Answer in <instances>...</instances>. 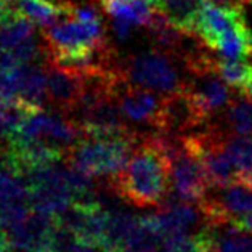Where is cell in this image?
Masks as SVG:
<instances>
[{
  "mask_svg": "<svg viewBox=\"0 0 252 252\" xmlns=\"http://www.w3.org/2000/svg\"><path fill=\"white\" fill-rule=\"evenodd\" d=\"M172 141L161 132L140 137L130 159L119 174L109 178V187L138 207H155L169 196L172 187Z\"/></svg>",
  "mask_w": 252,
  "mask_h": 252,
  "instance_id": "obj_1",
  "label": "cell"
},
{
  "mask_svg": "<svg viewBox=\"0 0 252 252\" xmlns=\"http://www.w3.org/2000/svg\"><path fill=\"white\" fill-rule=\"evenodd\" d=\"M140 135L127 130L118 135H82L67 153V161L92 177H114L127 165Z\"/></svg>",
  "mask_w": 252,
  "mask_h": 252,
  "instance_id": "obj_2",
  "label": "cell"
},
{
  "mask_svg": "<svg viewBox=\"0 0 252 252\" xmlns=\"http://www.w3.org/2000/svg\"><path fill=\"white\" fill-rule=\"evenodd\" d=\"M45 48L52 63L67 66L92 52L108 47L101 21L85 23L67 16L45 28Z\"/></svg>",
  "mask_w": 252,
  "mask_h": 252,
  "instance_id": "obj_3",
  "label": "cell"
},
{
  "mask_svg": "<svg viewBox=\"0 0 252 252\" xmlns=\"http://www.w3.org/2000/svg\"><path fill=\"white\" fill-rule=\"evenodd\" d=\"M172 196L177 201L183 202H199L212 189L204 165L199 158L183 143L182 138L174 143L172 141Z\"/></svg>",
  "mask_w": 252,
  "mask_h": 252,
  "instance_id": "obj_4",
  "label": "cell"
},
{
  "mask_svg": "<svg viewBox=\"0 0 252 252\" xmlns=\"http://www.w3.org/2000/svg\"><path fill=\"white\" fill-rule=\"evenodd\" d=\"M126 74L128 81L138 87L162 94H172L183 87L175 64L170 61L169 55L161 50H151L132 57L126 67Z\"/></svg>",
  "mask_w": 252,
  "mask_h": 252,
  "instance_id": "obj_5",
  "label": "cell"
},
{
  "mask_svg": "<svg viewBox=\"0 0 252 252\" xmlns=\"http://www.w3.org/2000/svg\"><path fill=\"white\" fill-rule=\"evenodd\" d=\"M31 211L32 207L26 183L7 164L0 162V223L10 228L21 222Z\"/></svg>",
  "mask_w": 252,
  "mask_h": 252,
  "instance_id": "obj_6",
  "label": "cell"
},
{
  "mask_svg": "<svg viewBox=\"0 0 252 252\" xmlns=\"http://www.w3.org/2000/svg\"><path fill=\"white\" fill-rule=\"evenodd\" d=\"M128 82L122 85L116 96L122 114L130 121L148 122L151 126H156L159 109H161V98H158L148 89Z\"/></svg>",
  "mask_w": 252,
  "mask_h": 252,
  "instance_id": "obj_7",
  "label": "cell"
},
{
  "mask_svg": "<svg viewBox=\"0 0 252 252\" xmlns=\"http://www.w3.org/2000/svg\"><path fill=\"white\" fill-rule=\"evenodd\" d=\"M47 90L57 106L69 113L84 92V79L77 72L52 63L47 67Z\"/></svg>",
  "mask_w": 252,
  "mask_h": 252,
  "instance_id": "obj_8",
  "label": "cell"
},
{
  "mask_svg": "<svg viewBox=\"0 0 252 252\" xmlns=\"http://www.w3.org/2000/svg\"><path fill=\"white\" fill-rule=\"evenodd\" d=\"M185 87L202 114L207 118L233 101L231 92L228 89L230 85L225 84L217 74L194 76V81L185 84Z\"/></svg>",
  "mask_w": 252,
  "mask_h": 252,
  "instance_id": "obj_9",
  "label": "cell"
},
{
  "mask_svg": "<svg viewBox=\"0 0 252 252\" xmlns=\"http://www.w3.org/2000/svg\"><path fill=\"white\" fill-rule=\"evenodd\" d=\"M243 21H246L244 10H223L206 2L201 10L196 34L204 42V45L214 48L225 32Z\"/></svg>",
  "mask_w": 252,
  "mask_h": 252,
  "instance_id": "obj_10",
  "label": "cell"
},
{
  "mask_svg": "<svg viewBox=\"0 0 252 252\" xmlns=\"http://www.w3.org/2000/svg\"><path fill=\"white\" fill-rule=\"evenodd\" d=\"M10 10L28 18L40 28H48L63 18L72 16L74 3L48 2V0H7Z\"/></svg>",
  "mask_w": 252,
  "mask_h": 252,
  "instance_id": "obj_11",
  "label": "cell"
},
{
  "mask_svg": "<svg viewBox=\"0 0 252 252\" xmlns=\"http://www.w3.org/2000/svg\"><path fill=\"white\" fill-rule=\"evenodd\" d=\"M151 219L165 239L177 235H188V230L198 222V212L189 206V202L174 199L158 214H151Z\"/></svg>",
  "mask_w": 252,
  "mask_h": 252,
  "instance_id": "obj_12",
  "label": "cell"
},
{
  "mask_svg": "<svg viewBox=\"0 0 252 252\" xmlns=\"http://www.w3.org/2000/svg\"><path fill=\"white\" fill-rule=\"evenodd\" d=\"M206 0H162L158 11L188 35L196 34L198 20Z\"/></svg>",
  "mask_w": 252,
  "mask_h": 252,
  "instance_id": "obj_13",
  "label": "cell"
},
{
  "mask_svg": "<svg viewBox=\"0 0 252 252\" xmlns=\"http://www.w3.org/2000/svg\"><path fill=\"white\" fill-rule=\"evenodd\" d=\"M214 50H217L222 58L226 60H243L252 57V32L248 23H239L228 32H225L215 44Z\"/></svg>",
  "mask_w": 252,
  "mask_h": 252,
  "instance_id": "obj_14",
  "label": "cell"
},
{
  "mask_svg": "<svg viewBox=\"0 0 252 252\" xmlns=\"http://www.w3.org/2000/svg\"><path fill=\"white\" fill-rule=\"evenodd\" d=\"M32 35L34 23L16 11L8 10L0 20V52H11Z\"/></svg>",
  "mask_w": 252,
  "mask_h": 252,
  "instance_id": "obj_15",
  "label": "cell"
},
{
  "mask_svg": "<svg viewBox=\"0 0 252 252\" xmlns=\"http://www.w3.org/2000/svg\"><path fill=\"white\" fill-rule=\"evenodd\" d=\"M215 74L230 87L243 90L252 81V64L243 63L241 60H217Z\"/></svg>",
  "mask_w": 252,
  "mask_h": 252,
  "instance_id": "obj_16",
  "label": "cell"
},
{
  "mask_svg": "<svg viewBox=\"0 0 252 252\" xmlns=\"http://www.w3.org/2000/svg\"><path fill=\"white\" fill-rule=\"evenodd\" d=\"M226 121L238 137H252V101H231L226 111Z\"/></svg>",
  "mask_w": 252,
  "mask_h": 252,
  "instance_id": "obj_17",
  "label": "cell"
},
{
  "mask_svg": "<svg viewBox=\"0 0 252 252\" xmlns=\"http://www.w3.org/2000/svg\"><path fill=\"white\" fill-rule=\"evenodd\" d=\"M159 252H202V246L196 235H177L165 238Z\"/></svg>",
  "mask_w": 252,
  "mask_h": 252,
  "instance_id": "obj_18",
  "label": "cell"
},
{
  "mask_svg": "<svg viewBox=\"0 0 252 252\" xmlns=\"http://www.w3.org/2000/svg\"><path fill=\"white\" fill-rule=\"evenodd\" d=\"M18 100V85L13 71H0V103H15Z\"/></svg>",
  "mask_w": 252,
  "mask_h": 252,
  "instance_id": "obj_19",
  "label": "cell"
},
{
  "mask_svg": "<svg viewBox=\"0 0 252 252\" xmlns=\"http://www.w3.org/2000/svg\"><path fill=\"white\" fill-rule=\"evenodd\" d=\"M72 16L77 18V20L85 21V23H95V21H101L100 13L95 8V5L92 3H85V5H74L72 8Z\"/></svg>",
  "mask_w": 252,
  "mask_h": 252,
  "instance_id": "obj_20",
  "label": "cell"
},
{
  "mask_svg": "<svg viewBox=\"0 0 252 252\" xmlns=\"http://www.w3.org/2000/svg\"><path fill=\"white\" fill-rule=\"evenodd\" d=\"M233 226H236V228H238V230H241V231L252 233V214L244 215V217L238 219L236 222L233 223Z\"/></svg>",
  "mask_w": 252,
  "mask_h": 252,
  "instance_id": "obj_21",
  "label": "cell"
},
{
  "mask_svg": "<svg viewBox=\"0 0 252 252\" xmlns=\"http://www.w3.org/2000/svg\"><path fill=\"white\" fill-rule=\"evenodd\" d=\"M239 94H241L243 96H246L248 100H251L252 101V81L246 85V87L243 89V90H239Z\"/></svg>",
  "mask_w": 252,
  "mask_h": 252,
  "instance_id": "obj_22",
  "label": "cell"
},
{
  "mask_svg": "<svg viewBox=\"0 0 252 252\" xmlns=\"http://www.w3.org/2000/svg\"><path fill=\"white\" fill-rule=\"evenodd\" d=\"M10 10V7H8V2L7 0H0V20L7 15V11Z\"/></svg>",
  "mask_w": 252,
  "mask_h": 252,
  "instance_id": "obj_23",
  "label": "cell"
},
{
  "mask_svg": "<svg viewBox=\"0 0 252 252\" xmlns=\"http://www.w3.org/2000/svg\"><path fill=\"white\" fill-rule=\"evenodd\" d=\"M111 2H126V0H101L103 7H104V5H108V3H111Z\"/></svg>",
  "mask_w": 252,
  "mask_h": 252,
  "instance_id": "obj_24",
  "label": "cell"
},
{
  "mask_svg": "<svg viewBox=\"0 0 252 252\" xmlns=\"http://www.w3.org/2000/svg\"><path fill=\"white\" fill-rule=\"evenodd\" d=\"M150 2H151L153 5H155V8L158 10V8H159V5H161V2H162V0H150Z\"/></svg>",
  "mask_w": 252,
  "mask_h": 252,
  "instance_id": "obj_25",
  "label": "cell"
}]
</instances>
